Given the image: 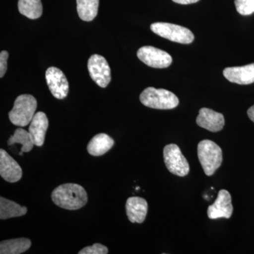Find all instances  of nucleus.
<instances>
[{"mask_svg": "<svg viewBox=\"0 0 254 254\" xmlns=\"http://www.w3.org/2000/svg\"><path fill=\"white\" fill-rule=\"evenodd\" d=\"M55 204L66 210H76L83 208L88 202L86 190L77 184H64L52 193Z\"/></svg>", "mask_w": 254, "mask_h": 254, "instance_id": "1", "label": "nucleus"}, {"mask_svg": "<svg viewBox=\"0 0 254 254\" xmlns=\"http://www.w3.org/2000/svg\"><path fill=\"white\" fill-rule=\"evenodd\" d=\"M140 101L145 106L157 110L174 109L180 103L177 95L172 92L163 88L157 89L153 87H148L142 92Z\"/></svg>", "mask_w": 254, "mask_h": 254, "instance_id": "2", "label": "nucleus"}, {"mask_svg": "<svg viewBox=\"0 0 254 254\" xmlns=\"http://www.w3.org/2000/svg\"><path fill=\"white\" fill-rule=\"evenodd\" d=\"M38 107L37 100L33 95L23 94L15 100L14 107L9 112V118L13 125L18 127H26L31 123L36 115Z\"/></svg>", "mask_w": 254, "mask_h": 254, "instance_id": "3", "label": "nucleus"}, {"mask_svg": "<svg viewBox=\"0 0 254 254\" xmlns=\"http://www.w3.org/2000/svg\"><path fill=\"white\" fill-rule=\"evenodd\" d=\"M198 160L207 176H212L222 163V150L215 142L203 140L198 145Z\"/></svg>", "mask_w": 254, "mask_h": 254, "instance_id": "4", "label": "nucleus"}, {"mask_svg": "<svg viewBox=\"0 0 254 254\" xmlns=\"http://www.w3.org/2000/svg\"><path fill=\"white\" fill-rule=\"evenodd\" d=\"M150 29L162 38L181 44H190L194 40V35L190 29L173 23H153Z\"/></svg>", "mask_w": 254, "mask_h": 254, "instance_id": "5", "label": "nucleus"}, {"mask_svg": "<svg viewBox=\"0 0 254 254\" xmlns=\"http://www.w3.org/2000/svg\"><path fill=\"white\" fill-rule=\"evenodd\" d=\"M163 158L166 168L173 175L185 177L190 173V164L178 145L175 143L167 145L164 148Z\"/></svg>", "mask_w": 254, "mask_h": 254, "instance_id": "6", "label": "nucleus"}, {"mask_svg": "<svg viewBox=\"0 0 254 254\" xmlns=\"http://www.w3.org/2000/svg\"><path fill=\"white\" fill-rule=\"evenodd\" d=\"M90 76L101 88H106L111 81V69L106 59L100 55H93L88 62Z\"/></svg>", "mask_w": 254, "mask_h": 254, "instance_id": "7", "label": "nucleus"}, {"mask_svg": "<svg viewBox=\"0 0 254 254\" xmlns=\"http://www.w3.org/2000/svg\"><path fill=\"white\" fill-rule=\"evenodd\" d=\"M137 57L142 63L153 68H167L173 63L171 55L153 46L141 47L137 52Z\"/></svg>", "mask_w": 254, "mask_h": 254, "instance_id": "8", "label": "nucleus"}, {"mask_svg": "<svg viewBox=\"0 0 254 254\" xmlns=\"http://www.w3.org/2000/svg\"><path fill=\"white\" fill-rule=\"evenodd\" d=\"M46 78L48 88L55 98L62 100L67 96L69 89L68 82L62 70L54 66L48 68Z\"/></svg>", "mask_w": 254, "mask_h": 254, "instance_id": "9", "label": "nucleus"}, {"mask_svg": "<svg viewBox=\"0 0 254 254\" xmlns=\"http://www.w3.org/2000/svg\"><path fill=\"white\" fill-rule=\"evenodd\" d=\"M208 216L210 219L231 218L233 213L232 197L230 192L222 190L218 192V198L213 205L208 208Z\"/></svg>", "mask_w": 254, "mask_h": 254, "instance_id": "10", "label": "nucleus"}, {"mask_svg": "<svg viewBox=\"0 0 254 254\" xmlns=\"http://www.w3.org/2000/svg\"><path fill=\"white\" fill-rule=\"evenodd\" d=\"M23 172L20 165L4 150H0V175L5 181L15 183L21 180Z\"/></svg>", "mask_w": 254, "mask_h": 254, "instance_id": "11", "label": "nucleus"}, {"mask_svg": "<svg viewBox=\"0 0 254 254\" xmlns=\"http://www.w3.org/2000/svg\"><path fill=\"white\" fill-rule=\"evenodd\" d=\"M196 123L201 128L209 131H221L225 126L223 115L209 108H201L196 118Z\"/></svg>", "mask_w": 254, "mask_h": 254, "instance_id": "12", "label": "nucleus"}, {"mask_svg": "<svg viewBox=\"0 0 254 254\" xmlns=\"http://www.w3.org/2000/svg\"><path fill=\"white\" fill-rule=\"evenodd\" d=\"M223 75L229 81L240 85L254 83V63L243 66L227 67L223 70Z\"/></svg>", "mask_w": 254, "mask_h": 254, "instance_id": "13", "label": "nucleus"}, {"mask_svg": "<svg viewBox=\"0 0 254 254\" xmlns=\"http://www.w3.org/2000/svg\"><path fill=\"white\" fill-rule=\"evenodd\" d=\"M148 203L141 197H130L127 200V215L132 223H143L148 213Z\"/></svg>", "mask_w": 254, "mask_h": 254, "instance_id": "14", "label": "nucleus"}, {"mask_svg": "<svg viewBox=\"0 0 254 254\" xmlns=\"http://www.w3.org/2000/svg\"><path fill=\"white\" fill-rule=\"evenodd\" d=\"M48 126L49 121L46 114L43 112H38L34 115L28 131L31 135L35 145L40 147L43 145Z\"/></svg>", "mask_w": 254, "mask_h": 254, "instance_id": "15", "label": "nucleus"}, {"mask_svg": "<svg viewBox=\"0 0 254 254\" xmlns=\"http://www.w3.org/2000/svg\"><path fill=\"white\" fill-rule=\"evenodd\" d=\"M115 144L113 138L106 133L95 135L88 143L87 150L93 156H101L109 151Z\"/></svg>", "mask_w": 254, "mask_h": 254, "instance_id": "16", "label": "nucleus"}, {"mask_svg": "<svg viewBox=\"0 0 254 254\" xmlns=\"http://www.w3.org/2000/svg\"><path fill=\"white\" fill-rule=\"evenodd\" d=\"M31 247V241L27 238L12 239L0 243V254H20L24 253Z\"/></svg>", "mask_w": 254, "mask_h": 254, "instance_id": "17", "label": "nucleus"}, {"mask_svg": "<svg viewBox=\"0 0 254 254\" xmlns=\"http://www.w3.org/2000/svg\"><path fill=\"white\" fill-rule=\"evenodd\" d=\"M27 208L21 206L18 203L0 197V219L6 220L16 217L23 216L27 213Z\"/></svg>", "mask_w": 254, "mask_h": 254, "instance_id": "18", "label": "nucleus"}, {"mask_svg": "<svg viewBox=\"0 0 254 254\" xmlns=\"http://www.w3.org/2000/svg\"><path fill=\"white\" fill-rule=\"evenodd\" d=\"M78 16L83 21H91L98 14L99 0H76Z\"/></svg>", "mask_w": 254, "mask_h": 254, "instance_id": "19", "label": "nucleus"}, {"mask_svg": "<svg viewBox=\"0 0 254 254\" xmlns=\"http://www.w3.org/2000/svg\"><path fill=\"white\" fill-rule=\"evenodd\" d=\"M18 7L21 14L31 19L40 18L43 14L41 0H18Z\"/></svg>", "mask_w": 254, "mask_h": 254, "instance_id": "20", "label": "nucleus"}, {"mask_svg": "<svg viewBox=\"0 0 254 254\" xmlns=\"http://www.w3.org/2000/svg\"><path fill=\"white\" fill-rule=\"evenodd\" d=\"M7 143L9 145L20 143L22 145L21 151L24 153L31 151L35 145L29 131H26L21 128H18L14 131V135L10 137Z\"/></svg>", "mask_w": 254, "mask_h": 254, "instance_id": "21", "label": "nucleus"}, {"mask_svg": "<svg viewBox=\"0 0 254 254\" xmlns=\"http://www.w3.org/2000/svg\"><path fill=\"white\" fill-rule=\"evenodd\" d=\"M235 4L241 15L247 16L254 13V0H235Z\"/></svg>", "mask_w": 254, "mask_h": 254, "instance_id": "22", "label": "nucleus"}, {"mask_svg": "<svg viewBox=\"0 0 254 254\" xmlns=\"http://www.w3.org/2000/svg\"><path fill=\"white\" fill-rule=\"evenodd\" d=\"M108 254V247L101 244H95L90 247H85L78 252V254Z\"/></svg>", "mask_w": 254, "mask_h": 254, "instance_id": "23", "label": "nucleus"}, {"mask_svg": "<svg viewBox=\"0 0 254 254\" xmlns=\"http://www.w3.org/2000/svg\"><path fill=\"white\" fill-rule=\"evenodd\" d=\"M9 53L6 51H1L0 53V77L2 78L7 69V60Z\"/></svg>", "mask_w": 254, "mask_h": 254, "instance_id": "24", "label": "nucleus"}, {"mask_svg": "<svg viewBox=\"0 0 254 254\" xmlns=\"http://www.w3.org/2000/svg\"><path fill=\"white\" fill-rule=\"evenodd\" d=\"M174 2L180 4H190L198 2L199 0H173Z\"/></svg>", "mask_w": 254, "mask_h": 254, "instance_id": "25", "label": "nucleus"}, {"mask_svg": "<svg viewBox=\"0 0 254 254\" xmlns=\"http://www.w3.org/2000/svg\"><path fill=\"white\" fill-rule=\"evenodd\" d=\"M247 115H248L250 120L254 123V105L248 110Z\"/></svg>", "mask_w": 254, "mask_h": 254, "instance_id": "26", "label": "nucleus"}]
</instances>
